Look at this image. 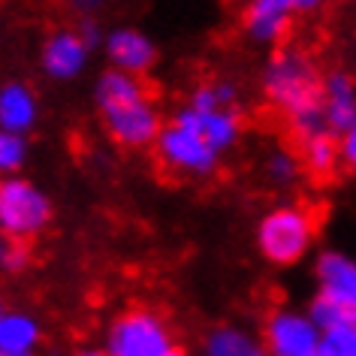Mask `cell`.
Instances as JSON below:
<instances>
[{
    "instance_id": "cell-1",
    "label": "cell",
    "mask_w": 356,
    "mask_h": 356,
    "mask_svg": "<svg viewBox=\"0 0 356 356\" xmlns=\"http://www.w3.org/2000/svg\"><path fill=\"white\" fill-rule=\"evenodd\" d=\"M263 97L287 118V127L299 142L329 133L323 115V76L308 51L296 46L272 49L260 73Z\"/></svg>"
},
{
    "instance_id": "cell-2",
    "label": "cell",
    "mask_w": 356,
    "mask_h": 356,
    "mask_svg": "<svg viewBox=\"0 0 356 356\" xmlns=\"http://www.w3.org/2000/svg\"><path fill=\"white\" fill-rule=\"evenodd\" d=\"M94 106L109 139L121 148H154L157 136L163 133V118L148 94L142 76L124 70H103L94 82Z\"/></svg>"
},
{
    "instance_id": "cell-3",
    "label": "cell",
    "mask_w": 356,
    "mask_h": 356,
    "mask_svg": "<svg viewBox=\"0 0 356 356\" xmlns=\"http://www.w3.org/2000/svg\"><path fill=\"white\" fill-rule=\"evenodd\" d=\"M314 215L299 202L272 206L269 211H263L254 227L257 254L269 266H278V269H290V266L308 260L311 251H314Z\"/></svg>"
},
{
    "instance_id": "cell-4",
    "label": "cell",
    "mask_w": 356,
    "mask_h": 356,
    "mask_svg": "<svg viewBox=\"0 0 356 356\" xmlns=\"http://www.w3.org/2000/svg\"><path fill=\"white\" fill-rule=\"evenodd\" d=\"M55 218L51 197L28 175H3L0 181V229L10 242L42 236Z\"/></svg>"
},
{
    "instance_id": "cell-5",
    "label": "cell",
    "mask_w": 356,
    "mask_h": 356,
    "mask_svg": "<svg viewBox=\"0 0 356 356\" xmlns=\"http://www.w3.org/2000/svg\"><path fill=\"white\" fill-rule=\"evenodd\" d=\"M103 347L109 356H169L175 350V338L160 311L136 305L112 317Z\"/></svg>"
},
{
    "instance_id": "cell-6",
    "label": "cell",
    "mask_w": 356,
    "mask_h": 356,
    "mask_svg": "<svg viewBox=\"0 0 356 356\" xmlns=\"http://www.w3.org/2000/svg\"><path fill=\"white\" fill-rule=\"evenodd\" d=\"M326 0H248L242 10V31L254 46L281 49L296 15H314Z\"/></svg>"
},
{
    "instance_id": "cell-7",
    "label": "cell",
    "mask_w": 356,
    "mask_h": 356,
    "mask_svg": "<svg viewBox=\"0 0 356 356\" xmlns=\"http://www.w3.org/2000/svg\"><path fill=\"white\" fill-rule=\"evenodd\" d=\"M154 154L172 175L193 178V181L211 178L218 169V160H220V154L200 136V133L175 127V124H166L163 133L157 136Z\"/></svg>"
},
{
    "instance_id": "cell-8",
    "label": "cell",
    "mask_w": 356,
    "mask_h": 356,
    "mask_svg": "<svg viewBox=\"0 0 356 356\" xmlns=\"http://www.w3.org/2000/svg\"><path fill=\"white\" fill-rule=\"evenodd\" d=\"M260 338L269 356H314L323 341V332L314 326L305 308L278 305L266 314Z\"/></svg>"
},
{
    "instance_id": "cell-9",
    "label": "cell",
    "mask_w": 356,
    "mask_h": 356,
    "mask_svg": "<svg viewBox=\"0 0 356 356\" xmlns=\"http://www.w3.org/2000/svg\"><path fill=\"white\" fill-rule=\"evenodd\" d=\"M88 58H91V49L79 28L51 31L40 46V70L51 82H76L85 73Z\"/></svg>"
},
{
    "instance_id": "cell-10",
    "label": "cell",
    "mask_w": 356,
    "mask_h": 356,
    "mask_svg": "<svg viewBox=\"0 0 356 356\" xmlns=\"http://www.w3.org/2000/svg\"><path fill=\"white\" fill-rule=\"evenodd\" d=\"M103 55H106V60H109L112 70H124V73H133V76H145V73L154 70L160 51H157V42L151 40L142 28L121 24V28L106 31Z\"/></svg>"
},
{
    "instance_id": "cell-11",
    "label": "cell",
    "mask_w": 356,
    "mask_h": 356,
    "mask_svg": "<svg viewBox=\"0 0 356 356\" xmlns=\"http://www.w3.org/2000/svg\"><path fill=\"white\" fill-rule=\"evenodd\" d=\"M169 124H175V127H184V130H191V133H200V136L206 139L209 145L218 151V154H224V151L236 148L238 139H242V118H238L236 109L197 112L191 103H184V106H178V109L172 112Z\"/></svg>"
},
{
    "instance_id": "cell-12",
    "label": "cell",
    "mask_w": 356,
    "mask_h": 356,
    "mask_svg": "<svg viewBox=\"0 0 356 356\" xmlns=\"http://www.w3.org/2000/svg\"><path fill=\"white\" fill-rule=\"evenodd\" d=\"M317 296H326L344 308L356 311V257L338 248H323L314 257Z\"/></svg>"
},
{
    "instance_id": "cell-13",
    "label": "cell",
    "mask_w": 356,
    "mask_h": 356,
    "mask_svg": "<svg viewBox=\"0 0 356 356\" xmlns=\"http://www.w3.org/2000/svg\"><path fill=\"white\" fill-rule=\"evenodd\" d=\"M40 124V97L37 91L22 82L10 79L0 88V133H19L31 136Z\"/></svg>"
},
{
    "instance_id": "cell-14",
    "label": "cell",
    "mask_w": 356,
    "mask_h": 356,
    "mask_svg": "<svg viewBox=\"0 0 356 356\" xmlns=\"http://www.w3.org/2000/svg\"><path fill=\"white\" fill-rule=\"evenodd\" d=\"M323 115L329 133L335 136L356 124V79L347 70H332L323 76Z\"/></svg>"
},
{
    "instance_id": "cell-15",
    "label": "cell",
    "mask_w": 356,
    "mask_h": 356,
    "mask_svg": "<svg viewBox=\"0 0 356 356\" xmlns=\"http://www.w3.org/2000/svg\"><path fill=\"white\" fill-rule=\"evenodd\" d=\"M200 356H269V350L251 329L238 323H218L202 335Z\"/></svg>"
},
{
    "instance_id": "cell-16",
    "label": "cell",
    "mask_w": 356,
    "mask_h": 356,
    "mask_svg": "<svg viewBox=\"0 0 356 356\" xmlns=\"http://www.w3.org/2000/svg\"><path fill=\"white\" fill-rule=\"evenodd\" d=\"M42 344L40 320L24 308L0 311V353H37Z\"/></svg>"
},
{
    "instance_id": "cell-17",
    "label": "cell",
    "mask_w": 356,
    "mask_h": 356,
    "mask_svg": "<svg viewBox=\"0 0 356 356\" xmlns=\"http://www.w3.org/2000/svg\"><path fill=\"white\" fill-rule=\"evenodd\" d=\"M302 145V166L305 172L317 175V178H329L341 166V142H338L335 133H320V136H311Z\"/></svg>"
},
{
    "instance_id": "cell-18",
    "label": "cell",
    "mask_w": 356,
    "mask_h": 356,
    "mask_svg": "<svg viewBox=\"0 0 356 356\" xmlns=\"http://www.w3.org/2000/svg\"><path fill=\"white\" fill-rule=\"evenodd\" d=\"M308 317L314 320V326L320 332H329V329H338V326H347V323H356V311L353 308H344L338 302L326 299V296H314L305 305Z\"/></svg>"
},
{
    "instance_id": "cell-19",
    "label": "cell",
    "mask_w": 356,
    "mask_h": 356,
    "mask_svg": "<svg viewBox=\"0 0 356 356\" xmlns=\"http://www.w3.org/2000/svg\"><path fill=\"white\" fill-rule=\"evenodd\" d=\"M263 172L269 178L272 188H293L299 181V172H302V157L290 154L284 148H275L263 163Z\"/></svg>"
},
{
    "instance_id": "cell-20",
    "label": "cell",
    "mask_w": 356,
    "mask_h": 356,
    "mask_svg": "<svg viewBox=\"0 0 356 356\" xmlns=\"http://www.w3.org/2000/svg\"><path fill=\"white\" fill-rule=\"evenodd\" d=\"M31 157V142L19 133H0V169L3 175H22Z\"/></svg>"
},
{
    "instance_id": "cell-21",
    "label": "cell",
    "mask_w": 356,
    "mask_h": 356,
    "mask_svg": "<svg viewBox=\"0 0 356 356\" xmlns=\"http://www.w3.org/2000/svg\"><path fill=\"white\" fill-rule=\"evenodd\" d=\"M320 350L326 356H356V323H347V326L323 332Z\"/></svg>"
},
{
    "instance_id": "cell-22",
    "label": "cell",
    "mask_w": 356,
    "mask_h": 356,
    "mask_svg": "<svg viewBox=\"0 0 356 356\" xmlns=\"http://www.w3.org/2000/svg\"><path fill=\"white\" fill-rule=\"evenodd\" d=\"M31 266V251L24 248V242H3V251H0V269L6 275H22L28 272Z\"/></svg>"
},
{
    "instance_id": "cell-23",
    "label": "cell",
    "mask_w": 356,
    "mask_h": 356,
    "mask_svg": "<svg viewBox=\"0 0 356 356\" xmlns=\"http://www.w3.org/2000/svg\"><path fill=\"white\" fill-rule=\"evenodd\" d=\"M188 103L197 112H218V109H224V106H220V97L215 91V82H211V85H197L191 91V100Z\"/></svg>"
},
{
    "instance_id": "cell-24",
    "label": "cell",
    "mask_w": 356,
    "mask_h": 356,
    "mask_svg": "<svg viewBox=\"0 0 356 356\" xmlns=\"http://www.w3.org/2000/svg\"><path fill=\"white\" fill-rule=\"evenodd\" d=\"M338 142H341V166L356 178V124L350 130H344Z\"/></svg>"
},
{
    "instance_id": "cell-25",
    "label": "cell",
    "mask_w": 356,
    "mask_h": 356,
    "mask_svg": "<svg viewBox=\"0 0 356 356\" xmlns=\"http://www.w3.org/2000/svg\"><path fill=\"white\" fill-rule=\"evenodd\" d=\"M79 33H82V40L88 42V49H103L106 42V33L100 31V24H97L94 19H82V24H79Z\"/></svg>"
},
{
    "instance_id": "cell-26",
    "label": "cell",
    "mask_w": 356,
    "mask_h": 356,
    "mask_svg": "<svg viewBox=\"0 0 356 356\" xmlns=\"http://www.w3.org/2000/svg\"><path fill=\"white\" fill-rule=\"evenodd\" d=\"M215 91H218L220 106H224V109H236V103H238V85L236 82L220 79V82H215Z\"/></svg>"
},
{
    "instance_id": "cell-27",
    "label": "cell",
    "mask_w": 356,
    "mask_h": 356,
    "mask_svg": "<svg viewBox=\"0 0 356 356\" xmlns=\"http://www.w3.org/2000/svg\"><path fill=\"white\" fill-rule=\"evenodd\" d=\"M112 0H67V6L79 15H85V19H91L94 13H100L103 6H109Z\"/></svg>"
},
{
    "instance_id": "cell-28",
    "label": "cell",
    "mask_w": 356,
    "mask_h": 356,
    "mask_svg": "<svg viewBox=\"0 0 356 356\" xmlns=\"http://www.w3.org/2000/svg\"><path fill=\"white\" fill-rule=\"evenodd\" d=\"M73 356H109L106 347H82V350H76Z\"/></svg>"
},
{
    "instance_id": "cell-29",
    "label": "cell",
    "mask_w": 356,
    "mask_h": 356,
    "mask_svg": "<svg viewBox=\"0 0 356 356\" xmlns=\"http://www.w3.org/2000/svg\"><path fill=\"white\" fill-rule=\"evenodd\" d=\"M169 356H197V353H191V350H181V347H175V350L169 353Z\"/></svg>"
},
{
    "instance_id": "cell-30",
    "label": "cell",
    "mask_w": 356,
    "mask_h": 356,
    "mask_svg": "<svg viewBox=\"0 0 356 356\" xmlns=\"http://www.w3.org/2000/svg\"><path fill=\"white\" fill-rule=\"evenodd\" d=\"M0 356H37V353H0Z\"/></svg>"
},
{
    "instance_id": "cell-31",
    "label": "cell",
    "mask_w": 356,
    "mask_h": 356,
    "mask_svg": "<svg viewBox=\"0 0 356 356\" xmlns=\"http://www.w3.org/2000/svg\"><path fill=\"white\" fill-rule=\"evenodd\" d=\"M314 356H326V353H323V350H317V353H314Z\"/></svg>"
}]
</instances>
